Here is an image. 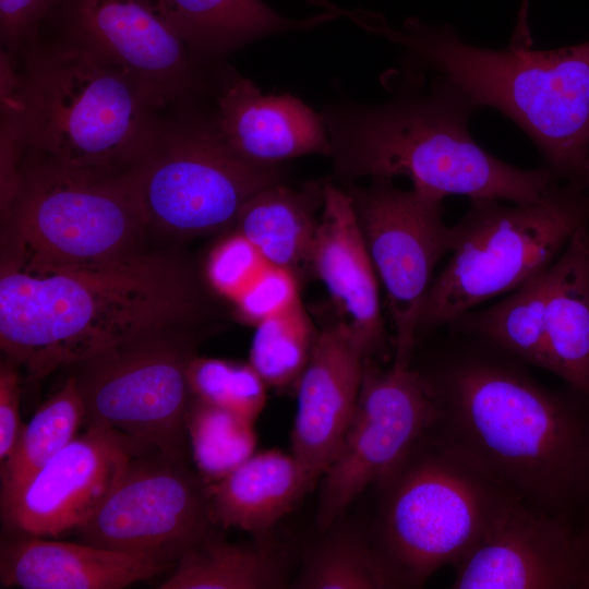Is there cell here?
Returning <instances> with one entry per match:
<instances>
[{
  "mask_svg": "<svg viewBox=\"0 0 589 589\" xmlns=\"http://www.w3.org/2000/svg\"><path fill=\"white\" fill-rule=\"evenodd\" d=\"M206 312L195 271L170 252L84 267L1 265L0 346L28 381L153 333L193 327Z\"/></svg>",
  "mask_w": 589,
  "mask_h": 589,
  "instance_id": "6da1fadb",
  "label": "cell"
},
{
  "mask_svg": "<svg viewBox=\"0 0 589 589\" xmlns=\"http://www.w3.org/2000/svg\"><path fill=\"white\" fill-rule=\"evenodd\" d=\"M426 382L437 442L496 484L556 515L589 496V413L579 405L488 361Z\"/></svg>",
  "mask_w": 589,
  "mask_h": 589,
  "instance_id": "7a4b0ae2",
  "label": "cell"
},
{
  "mask_svg": "<svg viewBox=\"0 0 589 589\" xmlns=\"http://www.w3.org/2000/svg\"><path fill=\"white\" fill-rule=\"evenodd\" d=\"M404 76L382 104L345 101L323 110L336 175L405 176L412 189L442 200L464 195L515 203L538 201L556 184L546 166L517 168L481 148L468 130L481 107L456 84L436 74L421 92V74Z\"/></svg>",
  "mask_w": 589,
  "mask_h": 589,
  "instance_id": "3957f363",
  "label": "cell"
},
{
  "mask_svg": "<svg viewBox=\"0 0 589 589\" xmlns=\"http://www.w3.org/2000/svg\"><path fill=\"white\" fill-rule=\"evenodd\" d=\"M0 71L1 118L19 147L76 168L127 171L164 108L136 80L65 38L39 43ZM17 65V64H16Z\"/></svg>",
  "mask_w": 589,
  "mask_h": 589,
  "instance_id": "277c9868",
  "label": "cell"
},
{
  "mask_svg": "<svg viewBox=\"0 0 589 589\" xmlns=\"http://www.w3.org/2000/svg\"><path fill=\"white\" fill-rule=\"evenodd\" d=\"M362 26L404 48L405 72L443 75L481 108H494L518 125L556 177L589 185V41L494 50L467 44L449 26L416 19L402 31L374 15Z\"/></svg>",
  "mask_w": 589,
  "mask_h": 589,
  "instance_id": "5b68a950",
  "label": "cell"
},
{
  "mask_svg": "<svg viewBox=\"0 0 589 589\" xmlns=\"http://www.w3.org/2000/svg\"><path fill=\"white\" fill-rule=\"evenodd\" d=\"M2 265L97 266L147 250L152 235L127 171L76 168L22 152L1 208Z\"/></svg>",
  "mask_w": 589,
  "mask_h": 589,
  "instance_id": "8992f818",
  "label": "cell"
},
{
  "mask_svg": "<svg viewBox=\"0 0 589 589\" xmlns=\"http://www.w3.org/2000/svg\"><path fill=\"white\" fill-rule=\"evenodd\" d=\"M586 187L555 184L533 202L470 200L469 209L453 226L450 256L433 279L418 333L454 323L549 268L589 223Z\"/></svg>",
  "mask_w": 589,
  "mask_h": 589,
  "instance_id": "52a82bcc",
  "label": "cell"
},
{
  "mask_svg": "<svg viewBox=\"0 0 589 589\" xmlns=\"http://www.w3.org/2000/svg\"><path fill=\"white\" fill-rule=\"evenodd\" d=\"M161 117L127 170L152 235L191 239L233 228L244 205L280 182L278 165L250 161L220 133L215 116L187 107Z\"/></svg>",
  "mask_w": 589,
  "mask_h": 589,
  "instance_id": "ba28073f",
  "label": "cell"
},
{
  "mask_svg": "<svg viewBox=\"0 0 589 589\" xmlns=\"http://www.w3.org/2000/svg\"><path fill=\"white\" fill-rule=\"evenodd\" d=\"M417 445L382 483V551L405 586L456 564L515 496L437 441L428 450Z\"/></svg>",
  "mask_w": 589,
  "mask_h": 589,
  "instance_id": "9c48e42d",
  "label": "cell"
},
{
  "mask_svg": "<svg viewBox=\"0 0 589 589\" xmlns=\"http://www.w3.org/2000/svg\"><path fill=\"white\" fill-rule=\"evenodd\" d=\"M191 329L153 333L74 364L86 423L188 460V373L197 347Z\"/></svg>",
  "mask_w": 589,
  "mask_h": 589,
  "instance_id": "30bf717a",
  "label": "cell"
},
{
  "mask_svg": "<svg viewBox=\"0 0 589 589\" xmlns=\"http://www.w3.org/2000/svg\"><path fill=\"white\" fill-rule=\"evenodd\" d=\"M208 482L188 460L147 448L133 456L95 513L74 530L95 546L175 566L216 533Z\"/></svg>",
  "mask_w": 589,
  "mask_h": 589,
  "instance_id": "8fae6325",
  "label": "cell"
},
{
  "mask_svg": "<svg viewBox=\"0 0 589 589\" xmlns=\"http://www.w3.org/2000/svg\"><path fill=\"white\" fill-rule=\"evenodd\" d=\"M395 329L393 364L409 366L433 273L453 245V227L443 220L442 199L396 188L375 178L347 190Z\"/></svg>",
  "mask_w": 589,
  "mask_h": 589,
  "instance_id": "7c38bea8",
  "label": "cell"
},
{
  "mask_svg": "<svg viewBox=\"0 0 589 589\" xmlns=\"http://www.w3.org/2000/svg\"><path fill=\"white\" fill-rule=\"evenodd\" d=\"M435 400L409 366L365 358L356 410L323 474L317 522L328 528L370 484H382L433 425Z\"/></svg>",
  "mask_w": 589,
  "mask_h": 589,
  "instance_id": "4fadbf2b",
  "label": "cell"
},
{
  "mask_svg": "<svg viewBox=\"0 0 589 589\" xmlns=\"http://www.w3.org/2000/svg\"><path fill=\"white\" fill-rule=\"evenodd\" d=\"M57 19L63 38L125 71L166 109L204 87L203 64L160 0H65Z\"/></svg>",
  "mask_w": 589,
  "mask_h": 589,
  "instance_id": "5bb4252c",
  "label": "cell"
},
{
  "mask_svg": "<svg viewBox=\"0 0 589 589\" xmlns=\"http://www.w3.org/2000/svg\"><path fill=\"white\" fill-rule=\"evenodd\" d=\"M454 565L457 589H587L589 538L513 496Z\"/></svg>",
  "mask_w": 589,
  "mask_h": 589,
  "instance_id": "9a60e30c",
  "label": "cell"
},
{
  "mask_svg": "<svg viewBox=\"0 0 589 589\" xmlns=\"http://www.w3.org/2000/svg\"><path fill=\"white\" fill-rule=\"evenodd\" d=\"M151 448L101 425L87 424L1 509L4 534L58 538L83 525L130 459Z\"/></svg>",
  "mask_w": 589,
  "mask_h": 589,
  "instance_id": "2e32d148",
  "label": "cell"
},
{
  "mask_svg": "<svg viewBox=\"0 0 589 589\" xmlns=\"http://www.w3.org/2000/svg\"><path fill=\"white\" fill-rule=\"evenodd\" d=\"M365 356L340 322L323 329L297 383L291 454L316 482L335 458L356 410Z\"/></svg>",
  "mask_w": 589,
  "mask_h": 589,
  "instance_id": "e0dca14e",
  "label": "cell"
},
{
  "mask_svg": "<svg viewBox=\"0 0 589 589\" xmlns=\"http://www.w3.org/2000/svg\"><path fill=\"white\" fill-rule=\"evenodd\" d=\"M322 214L309 263L366 358L385 349L377 275L348 192L323 184Z\"/></svg>",
  "mask_w": 589,
  "mask_h": 589,
  "instance_id": "ac0fdd59",
  "label": "cell"
},
{
  "mask_svg": "<svg viewBox=\"0 0 589 589\" xmlns=\"http://www.w3.org/2000/svg\"><path fill=\"white\" fill-rule=\"evenodd\" d=\"M214 112L229 146L243 158L262 165L306 154L330 155L322 115L290 95H263L237 73L220 79Z\"/></svg>",
  "mask_w": 589,
  "mask_h": 589,
  "instance_id": "d6986e66",
  "label": "cell"
},
{
  "mask_svg": "<svg viewBox=\"0 0 589 589\" xmlns=\"http://www.w3.org/2000/svg\"><path fill=\"white\" fill-rule=\"evenodd\" d=\"M0 546L2 588L120 589L172 569L140 554L84 542L4 534Z\"/></svg>",
  "mask_w": 589,
  "mask_h": 589,
  "instance_id": "ffe728a7",
  "label": "cell"
},
{
  "mask_svg": "<svg viewBox=\"0 0 589 589\" xmlns=\"http://www.w3.org/2000/svg\"><path fill=\"white\" fill-rule=\"evenodd\" d=\"M316 482L292 455L255 452L230 473L208 483L214 518L261 538L290 513Z\"/></svg>",
  "mask_w": 589,
  "mask_h": 589,
  "instance_id": "44dd1931",
  "label": "cell"
},
{
  "mask_svg": "<svg viewBox=\"0 0 589 589\" xmlns=\"http://www.w3.org/2000/svg\"><path fill=\"white\" fill-rule=\"evenodd\" d=\"M544 370L589 400V223L550 266Z\"/></svg>",
  "mask_w": 589,
  "mask_h": 589,
  "instance_id": "7402d4cb",
  "label": "cell"
},
{
  "mask_svg": "<svg viewBox=\"0 0 589 589\" xmlns=\"http://www.w3.org/2000/svg\"><path fill=\"white\" fill-rule=\"evenodd\" d=\"M193 57L204 65L271 34L309 28L329 19L292 21L262 0H160Z\"/></svg>",
  "mask_w": 589,
  "mask_h": 589,
  "instance_id": "603a6c76",
  "label": "cell"
},
{
  "mask_svg": "<svg viewBox=\"0 0 589 589\" xmlns=\"http://www.w3.org/2000/svg\"><path fill=\"white\" fill-rule=\"evenodd\" d=\"M323 184L310 182L293 190L278 182L263 189L241 209L235 231L269 263L294 272L310 260L318 225L315 214L323 206Z\"/></svg>",
  "mask_w": 589,
  "mask_h": 589,
  "instance_id": "cb8c5ba5",
  "label": "cell"
},
{
  "mask_svg": "<svg viewBox=\"0 0 589 589\" xmlns=\"http://www.w3.org/2000/svg\"><path fill=\"white\" fill-rule=\"evenodd\" d=\"M285 568L261 543H231L217 532L189 548L159 589H275Z\"/></svg>",
  "mask_w": 589,
  "mask_h": 589,
  "instance_id": "d4e9b609",
  "label": "cell"
},
{
  "mask_svg": "<svg viewBox=\"0 0 589 589\" xmlns=\"http://www.w3.org/2000/svg\"><path fill=\"white\" fill-rule=\"evenodd\" d=\"M85 420V406L72 373L23 425L10 456L1 462L0 509L76 435Z\"/></svg>",
  "mask_w": 589,
  "mask_h": 589,
  "instance_id": "484cf974",
  "label": "cell"
},
{
  "mask_svg": "<svg viewBox=\"0 0 589 589\" xmlns=\"http://www.w3.org/2000/svg\"><path fill=\"white\" fill-rule=\"evenodd\" d=\"M549 281L550 267L496 304L479 313H467L457 321H464L467 329L494 347L544 369Z\"/></svg>",
  "mask_w": 589,
  "mask_h": 589,
  "instance_id": "4316f807",
  "label": "cell"
},
{
  "mask_svg": "<svg viewBox=\"0 0 589 589\" xmlns=\"http://www.w3.org/2000/svg\"><path fill=\"white\" fill-rule=\"evenodd\" d=\"M293 585L301 589L405 587L382 550L346 529L329 534L311 552Z\"/></svg>",
  "mask_w": 589,
  "mask_h": 589,
  "instance_id": "83f0119b",
  "label": "cell"
},
{
  "mask_svg": "<svg viewBox=\"0 0 589 589\" xmlns=\"http://www.w3.org/2000/svg\"><path fill=\"white\" fill-rule=\"evenodd\" d=\"M185 430L191 456L208 483L224 478L255 453L253 422L193 396Z\"/></svg>",
  "mask_w": 589,
  "mask_h": 589,
  "instance_id": "f1b7e54d",
  "label": "cell"
},
{
  "mask_svg": "<svg viewBox=\"0 0 589 589\" xmlns=\"http://www.w3.org/2000/svg\"><path fill=\"white\" fill-rule=\"evenodd\" d=\"M255 326L249 363L267 386H297L318 337L301 299Z\"/></svg>",
  "mask_w": 589,
  "mask_h": 589,
  "instance_id": "f546056e",
  "label": "cell"
},
{
  "mask_svg": "<svg viewBox=\"0 0 589 589\" xmlns=\"http://www.w3.org/2000/svg\"><path fill=\"white\" fill-rule=\"evenodd\" d=\"M193 397L255 422L266 404V383L250 363L194 357L189 368Z\"/></svg>",
  "mask_w": 589,
  "mask_h": 589,
  "instance_id": "4dcf8cb0",
  "label": "cell"
},
{
  "mask_svg": "<svg viewBox=\"0 0 589 589\" xmlns=\"http://www.w3.org/2000/svg\"><path fill=\"white\" fill-rule=\"evenodd\" d=\"M269 265L251 242L235 232L212 252L207 279L216 291L236 302Z\"/></svg>",
  "mask_w": 589,
  "mask_h": 589,
  "instance_id": "1f68e13d",
  "label": "cell"
},
{
  "mask_svg": "<svg viewBox=\"0 0 589 589\" xmlns=\"http://www.w3.org/2000/svg\"><path fill=\"white\" fill-rule=\"evenodd\" d=\"M65 0H0L1 49L16 62L40 40Z\"/></svg>",
  "mask_w": 589,
  "mask_h": 589,
  "instance_id": "d6a6232c",
  "label": "cell"
},
{
  "mask_svg": "<svg viewBox=\"0 0 589 589\" xmlns=\"http://www.w3.org/2000/svg\"><path fill=\"white\" fill-rule=\"evenodd\" d=\"M300 299L296 273L269 265L260 278L236 301L240 313L254 325Z\"/></svg>",
  "mask_w": 589,
  "mask_h": 589,
  "instance_id": "836d02e7",
  "label": "cell"
},
{
  "mask_svg": "<svg viewBox=\"0 0 589 589\" xmlns=\"http://www.w3.org/2000/svg\"><path fill=\"white\" fill-rule=\"evenodd\" d=\"M20 366L8 357L0 365V461L12 453L23 425L20 420Z\"/></svg>",
  "mask_w": 589,
  "mask_h": 589,
  "instance_id": "e575fe53",
  "label": "cell"
},
{
  "mask_svg": "<svg viewBox=\"0 0 589 589\" xmlns=\"http://www.w3.org/2000/svg\"><path fill=\"white\" fill-rule=\"evenodd\" d=\"M528 4H529V0H522L521 1V5H520V9H519V12H518V21H517V25L514 29V34L513 36L518 38V39H521V40H527L530 38V29H529V26H528Z\"/></svg>",
  "mask_w": 589,
  "mask_h": 589,
  "instance_id": "d590c367",
  "label": "cell"
},
{
  "mask_svg": "<svg viewBox=\"0 0 589 589\" xmlns=\"http://www.w3.org/2000/svg\"><path fill=\"white\" fill-rule=\"evenodd\" d=\"M587 173H588V179H589V160H588V164H587Z\"/></svg>",
  "mask_w": 589,
  "mask_h": 589,
  "instance_id": "8d00e7d4",
  "label": "cell"
},
{
  "mask_svg": "<svg viewBox=\"0 0 589 589\" xmlns=\"http://www.w3.org/2000/svg\"><path fill=\"white\" fill-rule=\"evenodd\" d=\"M584 532H585V531H584ZM585 533H586V534H587V537L589 538V530H587V531H586Z\"/></svg>",
  "mask_w": 589,
  "mask_h": 589,
  "instance_id": "74e56055",
  "label": "cell"
}]
</instances>
